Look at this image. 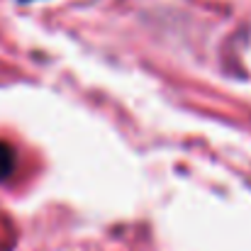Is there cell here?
I'll list each match as a JSON object with an SVG mask.
<instances>
[{
    "mask_svg": "<svg viewBox=\"0 0 251 251\" xmlns=\"http://www.w3.org/2000/svg\"><path fill=\"white\" fill-rule=\"evenodd\" d=\"M15 168H17V151L12 149V144L0 139V183L10 180Z\"/></svg>",
    "mask_w": 251,
    "mask_h": 251,
    "instance_id": "obj_1",
    "label": "cell"
},
{
    "mask_svg": "<svg viewBox=\"0 0 251 251\" xmlns=\"http://www.w3.org/2000/svg\"><path fill=\"white\" fill-rule=\"evenodd\" d=\"M0 251H5V244H2V237H0Z\"/></svg>",
    "mask_w": 251,
    "mask_h": 251,
    "instance_id": "obj_2",
    "label": "cell"
}]
</instances>
